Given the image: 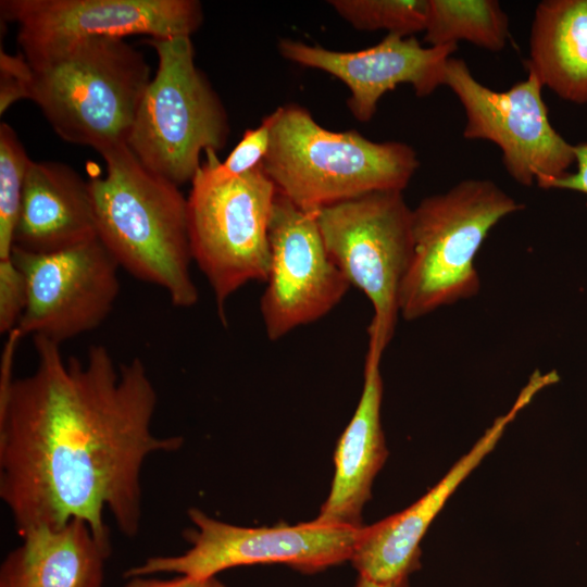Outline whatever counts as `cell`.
I'll use <instances>...</instances> for the list:
<instances>
[{"label": "cell", "instance_id": "6da1fadb", "mask_svg": "<svg viewBox=\"0 0 587 587\" xmlns=\"http://www.w3.org/2000/svg\"><path fill=\"white\" fill-rule=\"evenodd\" d=\"M33 339L30 374L0 365V498L20 537L78 519L111 549L103 512L136 537L143 464L183 438L152 430L158 394L139 358L117 365L92 345L84 360H65L61 345Z\"/></svg>", "mask_w": 587, "mask_h": 587}, {"label": "cell", "instance_id": "7a4b0ae2", "mask_svg": "<svg viewBox=\"0 0 587 587\" xmlns=\"http://www.w3.org/2000/svg\"><path fill=\"white\" fill-rule=\"evenodd\" d=\"M101 157L105 175L88 180L98 238L120 268L162 288L173 305L193 307L199 291L190 271L187 198L127 145Z\"/></svg>", "mask_w": 587, "mask_h": 587}, {"label": "cell", "instance_id": "3957f363", "mask_svg": "<svg viewBox=\"0 0 587 587\" xmlns=\"http://www.w3.org/2000/svg\"><path fill=\"white\" fill-rule=\"evenodd\" d=\"M419 165L408 143L326 129L297 104L278 108L262 161L277 192L308 212L374 191H403Z\"/></svg>", "mask_w": 587, "mask_h": 587}, {"label": "cell", "instance_id": "277c9868", "mask_svg": "<svg viewBox=\"0 0 587 587\" xmlns=\"http://www.w3.org/2000/svg\"><path fill=\"white\" fill-rule=\"evenodd\" d=\"M151 78L145 55L125 38L93 37L32 67L28 100L63 140L102 155L127 145Z\"/></svg>", "mask_w": 587, "mask_h": 587}, {"label": "cell", "instance_id": "5b68a950", "mask_svg": "<svg viewBox=\"0 0 587 587\" xmlns=\"http://www.w3.org/2000/svg\"><path fill=\"white\" fill-rule=\"evenodd\" d=\"M523 204L495 182L466 178L412 209V260L400 316L417 320L478 292L474 259L491 228Z\"/></svg>", "mask_w": 587, "mask_h": 587}, {"label": "cell", "instance_id": "8992f818", "mask_svg": "<svg viewBox=\"0 0 587 587\" xmlns=\"http://www.w3.org/2000/svg\"><path fill=\"white\" fill-rule=\"evenodd\" d=\"M158 66L127 141L139 162L180 186L192 180L201 152L223 149L229 124L225 108L195 62L190 36L150 38Z\"/></svg>", "mask_w": 587, "mask_h": 587}, {"label": "cell", "instance_id": "52a82bcc", "mask_svg": "<svg viewBox=\"0 0 587 587\" xmlns=\"http://www.w3.org/2000/svg\"><path fill=\"white\" fill-rule=\"evenodd\" d=\"M316 222L334 263L371 302L369 346L384 352L412 260V209L402 191H374L320 209Z\"/></svg>", "mask_w": 587, "mask_h": 587}, {"label": "cell", "instance_id": "ba28073f", "mask_svg": "<svg viewBox=\"0 0 587 587\" xmlns=\"http://www.w3.org/2000/svg\"><path fill=\"white\" fill-rule=\"evenodd\" d=\"M276 188L262 163L250 172L213 182L196 172L187 197L192 261L207 278L222 322L227 300L270 270V221Z\"/></svg>", "mask_w": 587, "mask_h": 587}, {"label": "cell", "instance_id": "9c48e42d", "mask_svg": "<svg viewBox=\"0 0 587 587\" xmlns=\"http://www.w3.org/2000/svg\"><path fill=\"white\" fill-rule=\"evenodd\" d=\"M193 528L185 534L190 548L177 555H154L128 569L124 577L176 573L216 576L245 565L286 564L316 573L350 561L363 527L329 525L312 520L297 525L243 527L228 524L192 508Z\"/></svg>", "mask_w": 587, "mask_h": 587}, {"label": "cell", "instance_id": "30bf717a", "mask_svg": "<svg viewBox=\"0 0 587 587\" xmlns=\"http://www.w3.org/2000/svg\"><path fill=\"white\" fill-rule=\"evenodd\" d=\"M445 86L463 107V137L497 145L505 171L516 183L546 189L570 172L575 163L574 145L552 126L544 86L532 72L526 79L497 91L478 82L464 60L451 57Z\"/></svg>", "mask_w": 587, "mask_h": 587}, {"label": "cell", "instance_id": "8fae6325", "mask_svg": "<svg viewBox=\"0 0 587 587\" xmlns=\"http://www.w3.org/2000/svg\"><path fill=\"white\" fill-rule=\"evenodd\" d=\"M0 15L34 68L85 39L191 36L203 21L197 0H1Z\"/></svg>", "mask_w": 587, "mask_h": 587}, {"label": "cell", "instance_id": "7c38bea8", "mask_svg": "<svg viewBox=\"0 0 587 587\" xmlns=\"http://www.w3.org/2000/svg\"><path fill=\"white\" fill-rule=\"evenodd\" d=\"M26 302L16 328L22 337L63 341L99 327L120 294V266L99 238L59 251L13 247Z\"/></svg>", "mask_w": 587, "mask_h": 587}, {"label": "cell", "instance_id": "4fadbf2b", "mask_svg": "<svg viewBox=\"0 0 587 587\" xmlns=\"http://www.w3.org/2000/svg\"><path fill=\"white\" fill-rule=\"evenodd\" d=\"M268 238L271 261L260 311L267 338L276 341L329 313L350 285L326 250L316 212L301 210L279 192Z\"/></svg>", "mask_w": 587, "mask_h": 587}, {"label": "cell", "instance_id": "5bb4252c", "mask_svg": "<svg viewBox=\"0 0 587 587\" xmlns=\"http://www.w3.org/2000/svg\"><path fill=\"white\" fill-rule=\"evenodd\" d=\"M458 46L424 47L413 36L387 34L375 46L357 51H335L292 39H282V57L340 79L350 91L353 116L369 122L380 98L398 85L409 84L419 97L445 85L446 65Z\"/></svg>", "mask_w": 587, "mask_h": 587}, {"label": "cell", "instance_id": "9a60e30c", "mask_svg": "<svg viewBox=\"0 0 587 587\" xmlns=\"http://www.w3.org/2000/svg\"><path fill=\"white\" fill-rule=\"evenodd\" d=\"M548 386L549 377L535 372L509 411L495 420L434 487L405 510L363 527L350 560L359 576L389 584L409 577L419 567L420 544L434 519L459 485L495 448L508 425Z\"/></svg>", "mask_w": 587, "mask_h": 587}, {"label": "cell", "instance_id": "2e32d148", "mask_svg": "<svg viewBox=\"0 0 587 587\" xmlns=\"http://www.w3.org/2000/svg\"><path fill=\"white\" fill-rule=\"evenodd\" d=\"M383 353L373 347L367 349L362 394L335 450L330 491L314 519L320 523L364 526V505L371 498L374 478L388 455L380 422Z\"/></svg>", "mask_w": 587, "mask_h": 587}, {"label": "cell", "instance_id": "e0dca14e", "mask_svg": "<svg viewBox=\"0 0 587 587\" xmlns=\"http://www.w3.org/2000/svg\"><path fill=\"white\" fill-rule=\"evenodd\" d=\"M98 238L89 182L55 161H30L14 247L47 253Z\"/></svg>", "mask_w": 587, "mask_h": 587}, {"label": "cell", "instance_id": "ac0fdd59", "mask_svg": "<svg viewBox=\"0 0 587 587\" xmlns=\"http://www.w3.org/2000/svg\"><path fill=\"white\" fill-rule=\"evenodd\" d=\"M3 560L0 587H102L111 549L88 524L71 520L59 529L37 528Z\"/></svg>", "mask_w": 587, "mask_h": 587}, {"label": "cell", "instance_id": "d6986e66", "mask_svg": "<svg viewBox=\"0 0 587 587\" xmlns=\"http://www.w3.org/2000/svg\"><path fill=\"white\" fill-rule=\"evenodd\" d=\"M526 67L561 99L587 103V0L537 4Z\"/></svg>", "mask_w": 587, "mask_h": 587}, {"label": "cell", "instance_id": "ffe728a7", "mask_svg": "<svg viewBox=\"0 0 587 587\" xmlns=\"http://www.w3.org/2000/svg\"><path fill=\"white\" fill-rule=\"evenodd\" d=\"M509 35L508 15L496 0H428L424 42L430 47L466 41L497 52Z\"/></svg>", "mask_w": 587, "mask_h": 587}, {"label": "cell", "instance_id": "44dd1931", "mask_svg": "<svg viewBox=\"0 0 587 587\" xmlns=\"http://www.w3.org/2000/svg\"><path fill=\"white\" fill-rule=\"evenodd\" d=\"M15 130L0 124V263L12 261L14 232L30 163Z\"/></svg>", "mask_w": 587, "mask_h": 587}, {"label": "cell", "instance_id": "7402d4cb", "mask_svg": "<svg viewBox=\"0 0 587 587\" xmlns=\"http://www.w3.org/2000/svg\"><path fill=\"white\" fill-rule=\"evenodd\" d=\"M328 4L355 29L412 36L424 32L428 0H330Z\"/></svg>", "mask_w": 587, "mask_h": 587}, {"label": "cell", "instance_id": "603a6c76", "mask_svg": "<svg viewBox=\"0 0 587 587\" xmlns=\"http://www.w3.org/2000/svg\"><path fill=\"white\" fill-rule=\"evenodd\" d=\"M277 116L278 108L266 115L258 127L247 129L223 162L217 158V152L207 151L205 160L197 172L210 180L223 182L255 168L268 151L272 127Z\"/></svg>", "mask_w": 587, "mask_h": 587}, {"label": "cell", "instance_id": "cb8c5ba5", "mask_svg": "<svg viewBox=\"0 0 587 587\" xmlns=\"http://www.w3.org/2000/svg\"><path fill=\"white\" fill-rule=\"evenodd\" d=\"M32 66L23 54L11 55L0 52V114L14 102L28 99V83Z\"/></svg>", "mask_w": 587, "mask_h": 587}, {"label": "cell", "instance_id": "d4e9b609", "mask_svg": "<svg viewBox=\"0 0 587 587\" xmlns=\"http://www.w3.org/2000/svg\"><path fill=\"white\" fill-rule=\"evenodd\" d=\"M574 153L575 172H569L550 182L546 189H564L587 195V141L574 145Z\"/></svg>", "mask_w": 587, "mask_h": 587}, {"label": "cell", "instance_id": "484cf974", "mask_svg": "<svg viewBox=\"0 0 587 587\" xmlns=\"http://www.w3.org/2000/svg\"><path fill=\"white\" fill-rule=\"evenodd\" d=\"M124 587H225V585L216 576L193 577L179 575L171 579L135 576L130 577Z\"/></svg>", "mask_w": 587, "mask_h": 587}, {"label": "cell", "instance_id": "4316f807", "mask_svg": "<svg viewBox=\"0 0 587 587\" xmlns=\"http://www.w3.org/2000/svg\"><path fill=\"white\" fill-rule=\"evenodd\" d=\"M355 587H409V577L389 584H378L359 576Z\"/></svg>", "mask_w": 587, "mask_h": 587}]
</instances>
